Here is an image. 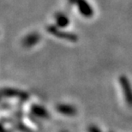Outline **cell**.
<instances>
[{"instance_id":"5","label":"cell","mask_w":132,"mask_h":132,"mask_svg":"<svg viewBox=\"0 0 132 132\" xmlns=\"http://www.w3.org/2000/svg\"><path fill=\"white\" fill-rule=\"evenodd\" d=\"M76 0H68V3L70 4H76Z\"/></svg>"},{"instance_id":"3","label":"cell","mask_w":132,"mask_h":132,"mask_svg":"<svg viewBox=\"0 0 132 132\" xmlns=\"http://www.w3.org/2000/svg\"><path fill=\"white\" fill-rule=\"evenodd\" d=\"M39 39H40V35L38 33H30L28 35H26L25 38L22 39V45L25 47H31L38 43Z\"/></svg>"},{"instance_id":"4","label":"cell","mask_w":132,"mask_h":132,"mask_svg":"<svg viewBox=\"0 0 132 132\" xmlns=\"http://www.w3.org/2000/svg\"><path fill=\"white\" fill-rule=\"evenodd\" d=\"M54 18L56 20L57 27H59V28H64L70 24V19L64 13L57 12L54 15Z\"/></svg>"},{"instance_id":"2","label":"cell","mask_w":132,"mask_h":132,"mask_svg":"<svg viewBox=\"0 0 132 132\" xmlns=\"http://www.w3.org/2000/svg\"><path fill=\"white\" fill-rule=\"evenodd\" d=\"M76 4L77 5L79 12L86 18H90L93 16L94 10L91 5L87 2V0H76Z\"/></svg>"},{"instance_id":"1","label":"cell","mask_w":132,"mask_h":132,"mask_svg":"<svg viewBox=\"0 0 132 132\" xmlns=\"http://www.w3.org/2000/svg\"><path fill=\"white\" fill-rule=\"evenodd\" d=\"M46 31L49 34H52V35L57 37V38L66 39V40H70L75 42L78 39V37L76 34L70 33V32H66V31H61L59 29V27L55 25H49L46 27Z\"/></svg>"}]
</instances>
